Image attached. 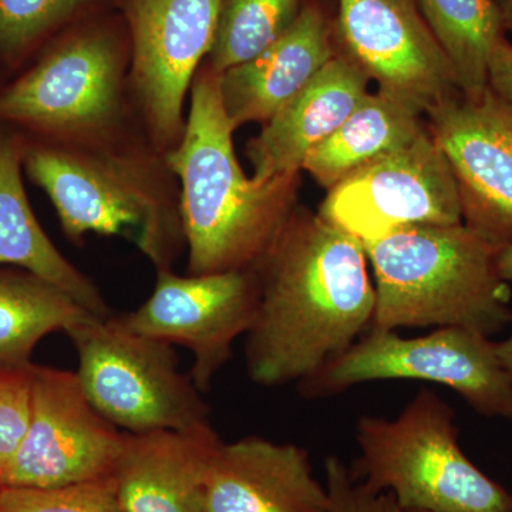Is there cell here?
Here are the masks:
<instances>
[{"mask_svg": "<svg viewBox=\"0 0 512 512\" xmlns=\"http://www.w3.org/2000/svg\"><path fill=\"white\" fill-rule=\"evenodd\" d=\"M252 269L259 303L244 350L259 386L306 382L372 328L376 293L365 248L319 214L293 211Z\"/></svg>", "mask_w": 512, "mask_h": 512, "instance_id": "6da1fadb", "label": "cell"}, {"mask_svg": "<svg viewBox=\"0 0 512 512\" xmlns=\"http://www.w3.org/2000/svg\"><path fill=\"white\" fill-rule=\"evenodd\" d=\"M211 67L192 84L191 110L167 156L183 184L180 218L190 275L252 269L295 211L298 174L258 183L242 171Z\"/></svg>", "mask_w": 512, "mask_h": 512, "instance_id": "7a4b0ae2", "label": "cell"}, {"mask_svg": "<svg viewBox=\"0 0 512 512\" xmlns=\"http://www.w3.org/2000/svg\"><path fill=\"white\" fill-rule=\"evenodd\" d=\"M375 276L372 328L457 326L497 335L511 322V289L495 249L464 222L410 225L363 245Z\"/></svg>", "mask_w": 512, "mask_h": 512, "instance_id": "3957f363", "label": "cell"}, {"mask_svg": "<svg viewBox=\"0 0 512 512\" xmlns=\"http://www.w3.org/2000/svg\"><path fill=\"white\" fill-rule=\"evenodd\" d=\"M353 476L390 493L403 511L512 512V493L461 450L456 413L431 389H421L399 416H362Z\"/></svg>", "mask_w": 512, "mask_h": 512, "instance_id": "277c9868", "label": "cell"}, {"mask_svg": "<svg viewBox=\"0 0 512 512\" xmlns=\"http://www.w3.org/2000/svg\"><path fill=\"white\" fill-rule=\"evenodd\" d=\"M77 355V379L94 409L126 433L183 430L210 421V407L173 345L89 315L64 330Z\"/></svg>", "mask_w": 512, "mask_h": 512, "instance_id": "5b68a950", "label": "cell"}, {"mask_svg": "<svg viewBox=\"0 0 512 512\" xmlns=\"http://www.w3.org/2000/svg\"><path fill=\"white\" fill-rule=\"evenodd\" d=\"M380 380L441 384L460 394L477 413L512 421V373L498 357L497 342L457 326L416 338H404L397 330L369 329L298 387L306 399H320Z\"/></svg>", "mask_w": 512, "mask_h": 512, "instance_id": "8992f818", "label": "cell"}, {"mask_svg": "<svg viewBox=\"0 0 512 512\" xmlns=\"http://www.w3.org/2000/svg\"><path fill=\"white\" fill-rule=\"evenodd\" d=\"M32 180L55 205L72 241L87 232L121 235L160 269H170L184 239L180 215L168 210L137 168L114 157L39 148L26 160Z\"/></svg>", "mask_w": 512, "mask_h": 512, "instance_id": "52a82bcc", "label": "cell"}, {"mask_svg": "<svg viewBox=\"0 0 512 512\" xmlns=\"http://www.w3.org/2000/svg\"><path fill=\"white\" fill-rule=\"evenodd\" d=\"M124 441L126 431L94 409L76 372L32 363L28 429L0 485L53 488L111 477Z\"/></svg>", "mask_w": 512, "mask_h": 512, "instance_id": "ba28073f", "label": "cell"}, {"mask_svg": "<svg viewBox=\"0 0 512 512\" xmlns=\"http://www.w3.org/2000/svg\"><path fill=\"white\" fill-rule=\"evenodd\" d=\"M319 215L362 245L410 225L463 222L456 177L427 128L330 188Z\"/></svg>", "mask_w": 512, "mask_h": 512, "instance_id": "9c48e42d", "label": "cell"}, {"mask_svg": "<svg viewBox=\"0 0 512 512\" xmlns=\"http://www.w3.org/2000/svg\"><path fill=\"white\" fill-rule=\"evenodd\" d=\"M258 303L254 269L190 276L160 269L150 298L120 319L134 332L190 350V377L205 393L234 355L235 340L247 335Z\"/></svg>", "mask_w": 512, "mask_h": 512, "instance_id": "30bf717a", "label": "cell"}, {"mask_svg": "<svg viewBox=\"0 0 512 512\" xmlns=\"http://www.w3.org/2000/svg\"><path fill=\"white\" fill-rule=\"evenodd\" d=\"M430 136L446 156L463 222L495 251L512 245V109L490 89L431 109Z\"/></svg>", "mask_w": 512, "mask_h": 512, "instance_id": "8fae6325", "label": "cell"}, {"mask_svg": "<svg viewBox=\"0 0 512 512\" xmlns=\"http://www.w3.org/2000/svg\"><path fill=\"white\" fill-rule=\"evenodd\" d=\"M339 33L350 59L379 90L423 113L461 96L417 0H339Z\"/></svg>", "mask_w": 512, "mask_h": 512, "instance_id": "7c38bea8", "label": "cell"}, {"mask_svg": "<svg viewBox=\"0 0 512 512\" xmlns=\"http://www.w3.org/2000/svg\"><path fill=\"white\" fill-rule=\"evenodd\" d=\"M224 0H127L133 82L161 141L183 136V107L195 70L210 55Z\"/></svg>", "mask_w": 512, "mask_h": 512, "instance_id": "4fadbf2b", "label": "cell"}, {"mask_svg": "<svg viewBox=\"0 0 512 512\" xmlns=\"http://www.w3.org/2000/svg\"><path fill=\"white\" fill-rule=\"evenodd\" d=\"M119 103V59L109 37L67 40L0 96V117L77 131L99 127Z\"/></svg>", "mask_w": 512, "mask_h": 512, "instance_id": "5bb4252c", "label": "cell"}, {"mask_svg": "<svg viewBox=\"0 0 512 512\" xmlns=\"http://www.w3.org/2000/svg\"><path fill=\"white\" fill-rule=\"evenodd\" d=\"M204 512H329V495L305 448L249 436L222 441L208 473Z\"/></svg>", "mask_w": 512, "mask_h": 512, "instance_id": "9a60e30c", "label": "cell"}, {"mask_svg": "<svg viewBox=\"0 0 512 512\" xmlns=\"http://www.w3.org/2000/svg\"><path fill=\"white\" fill-rule=\"evenodd\" d=\"M222 440L211 421L183 430L126 433L113 477L124 512H204Z\"/></svg>", "mask_w": 512, "mask_h": 512, "instance_id": "2e32d148", "label": "cell"}, {"mask_svg": "<svg viewBox=\"0 0 512 512\" xmlns=\"http://www.w3.org/2000/svg\"><path fill=\"white\" fill-rule=\"evenodd\" d=\"M369 94V77L348 55H336L248 144L258 183L298 174Z\"/></svg>", "mask_w": 512, "mask_h": 512, "instance_id": "e0dca14e", "label": "cell"}, {"mask_svg": "<svg viewBox=\"0 0 512 512\" xmlns=\"http://www.w3.org/2000/svg\"><path fill=\"white\" fill-rule=\"evenodd\" d=\"M335 56L322 12L306 6L268 49L220 74L222 106L234 130L268 123Z\"/></svg>", "mask_w": 512, "mask_h": 512, "instance_id": "ac0fdd59", "label": "cell"}, {"mask_svg": "<svg viewBox=\"0 0 512 512\" xmlns=\"http://www.w3.org/2000/svg\"><path fill=\"white\" fill-rule=\"evenodd\" d=\"M0 265L18 266L55 285L93 315H113L96 285L60 254L37 222L9 140H0Z\"/></svg>", "mask_w": 512, "mask_h": 512, "instance_id": "d6986e66", "label": "cell"}, {"mask_svg": "<svg viewBox=\"0 0 512 512\" xmlns=\"http://www.w3.org/2000/svg\"><path fill=\"white\" fill-rule=\"evenodd\" d=\"M421 114L419 107L392 93H369L342 126L309 153L302 170L330 190L360 168L412 144L427 128Z\"/></svg>", "mask_w": 512, "mask_h": 512, "instance_id": "ffe728a7", "label": "cell"}, {"mask_svg": "<svg viewBox=\"0 0 512 512\" xmlns=\"http://www.w3.org/2000/svg\"><path fill=\"white\" fill-rule=\"evenodd\" d=\"M421 13L453 69L461 96L478 100L488 89V63L505 36L494 0H417Z\"/></svg>", "mask_w": 512, "mask_h": 512, "instance_id": "44dd1931", "label": "cell"}, {"mask_svg": "<svg viewBox=\"0 0 512 512\" xmlns=\"http://www.w3.org/2000/svg\"><path fill=\"white\" fill-rule=\"evenodd\" d=\"M93 315L30 272L0 274V366L32 365L37 343Z\"/></svg>", "mask_w": 512, "mask_h": 512, "instance_id": "7402d4cb", "label": "cell"}, {"mask_svg": "<svg viewBox=\"0 0 512 512\" xmlns=\"http://www.w3.org/2000/svg\"><path fill=\"white\" fill-rule=\"evenodd\" d=\"M301 0H224L210 52L215 73L247 63L275 43L298 18Z\"/></svg>", "mask_w": 512, "mask_h": 512, "instance_id": "603a6c76", "label": "cell"}, {"mask_svg": "<svg viewBox=\"0 0 512 512\" xmlns=\"http://www.w3.org/2000/svg\"><path fill=\"white\" fill-rule=\"evenodd\" d=\"M0 512H124L114 477L53 488L2 487Z\"/></svg>", "mask_w": 512, "mask_h": 512, "instance_id": "cb8c5ba5", "label": "cell"}, {"mask_svg": "<svg viewBox=\"0 0 512 512\" xmlns=\"http://www.w3.org/2000/svg\"><path fill=\"white\" fill-rule=\"evenodd\" d=\"M92 0H0V50L25 49Z\"/></svg>", "mask_w": 512, "mask_h": 512, "instance_id": "d4e9b609", "label": "cell"}, {"mask_svg": "<svg viewBox=\"0 0 512 512\" xmlns=\"http://www.w3.org/2000/svg\"><path fill=\"white\" fill-rule=\"evenodd\" d=\"M30 412V365L0 366V470L25 437Z\"/></svg>", "mask_w": 512, "mask_h": 512, "instance_id": "484cf974", "label": "cell"}, {"mask_svg": "<svg viewBox=\"0 0 512 512\" xmlns=\"http://www.w3.org/2000/svg\"><path fill=\"white\" fill-rule=\"evenodd\" d=\"M325 478L329 512H404L392 494L367 488L339 457H326Z\"/></svg>", "mask_w": 512, "mask_h": 512, "instance_id": "4316f807", "label": "cell"}, {"mask_svg": "<svg viewBox=\"0 0 512 512\" xmlns=\"http://www.w3.org/2000/svg\"><path fill=\"white\" fill-rule=\"evenodd\" d=\"M488 89L512 106V43L503 36L495 43L488 63Z\"/></svg>", "mask_w": 512, "mask_h": 512, "instance_id": "83f0119b", "label": "cell"}, {"mask_svg": "<svg viewBox=\"0 0 512 512\" xmlns=\"http://www.w3.org/2000/svg\"><path fill=\"white\" fill-rule=\"evenodd\" d=\"M495 268L503 281L512 282V245L495 252Z\"/></svg>", "mask_w": 512, "mask_h": 512, "instance_id": "f1b7e54d", "label": "cell"}, {"mask_svg": "<svg viewBox=\"0 0 512 512\" xmlns=\"http://www.w3.org/2000/svg\"><path fill=\"white\" fill-rule=\"evenodd\" d=\"M510 330V335H508L503 342H497V353L503 365L512 373V315Z\"/></svg>", "mask_w": 512, "mask_h": 512, "instance_id": "f546056e", "label": "cell"}, {"mask_svg": "<svg viewBox=\"0 0 512 512\" xmlns=\"http://www.w3.org/2000/svg\"><path fill=\"white\" fill-rule=\"evenodd\" d=\"M503 16L505 29H512V0H494Z\"/></svg>", "mask_w": 512, "mask_h": 512, "instance_id": "4dcf8cb0", "label": "cell"}, {"mask_svg": "<svg viewBox=\"0 0 512 512\" xmlns=\"http://www.w3.org/2000/svg\"><path fill=\"white\" fill-rule=\"evenodd\" d=\"M404 512H406V511H404ZM407 512H423V511H407Z\"/></svg>", "mask_w": 512, "mask_h": 512, "instance_id": "1f68e13d", "label": "cell"}, {"mask_svg": "<svg viewBox=\"0 0 512 512\" xmlns=\"http://www.w3.org/2000/svg\"><path fill=\"white\" fill-rule=\"evenodd\" d=\"M505 104H507V103H505ZM508 106H510V104H508ZM510 107H511V109H512V106H510Z\"/></svg>", "mask_w": 512, "mask_h": 512, "instance_id": "d6a6232c", "label": "cell"}, {"mask_svg": "<svg viewBox=\"0 0 512 512\" xmlns=\"http://www.w3.org/2000/svg\"><path fill=\"white\" fill-rule=\"evenodd\" d=\"M0 488H2V485H0Z\"/></svg>", "mask_w": 512, "mask_h": 512, "instance_id": "836d02e7", "label": "cell"}]
</instances>
